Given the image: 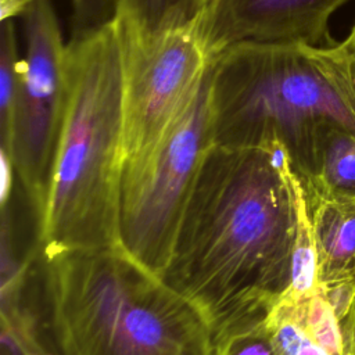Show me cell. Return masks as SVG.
I'll return each instance as SVG.
<instances>
[{
  "mask_svg": "<svg viewBox=\"0 0 355 355\" xmlns=\"http://www.w3.org/2000/svg\"><path fill=\"white\" fill-rule=\"evenodd\" d=\"M72 35L98 29L116 18V0H71Z\"/></svg>",
  "mask_w": 355,
  "mask_h": 355,
  "instance_id": "9a60e30c",
  "label": "cell"
},
{
  "mask_svg": "<svg viewBox=\"0 0 355 355\" xmlns=\"http://www.w3.org/2000/svg\"><path fill=\"white\" fill-rule=\"evenodd\" d=\"M348 0H208L198 21L207 50L215 58L241 43L323 46L331 15Z\"/></svg>",
  "mask_w": 355,
  "mask_h": 355,
  "instance_id": "ba28073f",
  "label": "cell"
},
{
  "mask_svg": "<svg viewBox=\"0 0 355 355\" xmlns=\"http://www.w3.org/2000/svg\"><path fill=\"white\" fill-rule=\"evenodd\" d=\"M209 76L211 69L194 100L157 147L122 168L121 245L161 277L204 161L215 144Z\"/></svg>",
  "mask_w": 355,
  "mask_h": 355,
  "instance_id": "5b68a950",
  "label": "cell"
},
{
  "mask_svg": "<svg viewBox=\"0 0 355 355\" xmlns=\"http://www.w3.org/2000/svg\"><path fill=\"white\" fill-rule=\"evenodd\" d=\"M263 324L273 341L277 355H331L319 345L302 324L280 304L269 311Z\"/></svg>",
  "mask_w": 355,
  "mask_h": 355,
  "instance_id": "5bb4252c",
  "label": "cell"
},
{
  "mask_svg": "<svg viewBox=\"0 0 355 355\" xmlns=\"http://www.w3.org/2000/svg\"><path fill=\"white\" fill-rule=\"evenodd\" d=\"M25 55L12 115L1 146L36 218L44 205L68 100V43L51 0H31L22 14Z\"/></svg>",
  "mask_w": 355,
  "mask_h": 355,
  "instance_id": "8992f818",
  "label": "cell"
},
{
  "mask_svg": "<svg viewBox=\"0 0 355 355\" xmlns=\"http://www.w3.org/2000/svg\"><path fill=\"white\" fill-rule=\"evenodd\" d=\"M68 100L37 216L42 258L119 245L123 36L110 24L71 36Z\"/></svg>",
  "mask_w": 355,
  "mask_h": 355,
  "instance_id": "7a4b0ae2",
  "label": "cell"
},
{
  "mask_svg": "<svg viewBox=\"0 0 355 355\" xmlns=\"http://www.w3.org/2000/svg\"><path fill=\"white\" fill-rule=\"evenodd\" d=\"M302 183L319 252L320 282L354 279L355 197L327 193L304 179Z\"/></svg>",
  "mask_w": 355,
  "mask_h": 355,
  "instance_id": "9c48e42d",
  "label": "cell"
},
{
  "mask_svg": "<svg viewBox=\"0 0 355 355\" xmlns=\"http://www.w3.org/2000/svg\"><path fill=\"white\" fill-rule=\"evenodd\" d=\"M344 46V50L347 53L348 61H349V67H351V73L355 82V24L352 26V29L349 31L348 36L345 37V40L341 42Z\"/></svg>",
  "mask_w": 355,
  "mask_h": 355,
  "instance_id": "d6986e66",
  "label": "cell"
},
{
  "mask_svg": "<svg viewBox=\"0 0 355 355\" xmlns=\"http://www.w3.org/2000/svg\"><path fill=\"white\" fill-rule=\"evenodd\" d=\"M31 0H0L1 19H14L22 17Z\"/></svg>",
  "mask_w": 355,
  "mask_h": 355,
  "instance_id": "ac0fdd59",
  "label": "cell"
},
{
  "mask_svg": "<svg viewBox=\"0 0 355 355\" xmlns=\"http://www.w3.org/2000/svg\"><path fill=\"white\" fill-rule=\"evenodd\" d=\"M208 0H116V18L125 31L154 35L198 24Z\"/></svg>",
  "mask_w": 355,
  "mask_h": 355,
  "instance_id": "8fae6325",
  "label": "cell"
},
{
  "mask_svg": "<svg viewBox=\"0 0 355 355\" xmlns=\"http://www.w3.org/2000/svg\"><path fill=\"white\" fill-rule=\"evenodd\" d=\"M122 36L123 168L153 151L183 115L204 83L214 57L198 24L154 35H136L122 26Z\"/></svg>",
  "mask_w": 355,
  "mask_h": 355,
  "instance_id": "52a82bcc",
  "label": "cell"
},
{
  "mask_svg": "<svg viewBox=\"0 0 355 355\" xmlns=\"http://www.w3.org/2000/svg\"><path fill=\"white\" fill-rule=\"evenodd\" d=\"M0 165H1V172H0V202L1 208L6 209L7 202L11 197V190H12V175H14V165L8 157V154L0 148Z\"/></svg>",
  "mask_w": 355,
  "mask_h": 355,
  "instance_id": "e0dca14e",
  "label": "cell"
},
{
  "mask_svg": "<svg viewBox=\"0 0 355 355\" xmlns=\"http://www.w3.org/2000/svg\"><path fill=\"white\" fill-rule=\"evenodd\" d=\"M291 183L295 198L297 230L291 257V279L282 298L300 301L313 294L320 286L319 252L309 214L302 179L295 166L291 172Z\"/></svg>",
  "mask_w": 355,
  "mask_h": 355,
  "instance_id": "30bf717a",
  "label": "cell"
},
{
  "mask_svg": "<svg viewBox=\"0 0 355 355\" xmlns=\"http://www.w3.org/2000/svg\"><path fill=\"white\" fill-rule=\"evenodd\" d=\"M42 261L58 355H216L202 315L121 244Z\"/></svg>",
  "mask_w": 355,
  "mask_h": 355,
  "instance_id": "3957f363",
  "label": "cell"
},
{
  "mask_svg": "<svg viewBox=\"0 0 355 355\" xmlns=\"http://www.w3.org/2000/svg\"><path fill=\"white\" fill-rule=\"evenodd\" d=\"M300 176L327 193L355 197V130L329 129L319 144L313 171Z\"/></svg>",
  "mask_w": 355,
  "mask_h": 355,
  "instance_id": "7c38bea8",
  "label": "cell"
},
{
  "mask_svg": "<svg viewBox=\"0 0 355 355\" xmlns=\"http://www.w3.org/2000/svg\"><path fill=\"white\" fill-rule=\"evenodd\" d=\"M216 355H277V351L262 322L218 343Z\"/></svg>",
  "mask_w": 355,
  "mask_h": 355,
  "instance_id": "2e32d148",
  "label": "cell"
},
{
  "mask_svg": "<svg viewBox=\"0 0 355 355\" xmlns=\"http://www.w3.org/2000/svg\"><path fill=\"white\" fill-rule=\"evenodd\" d=\"M215 143L282 141L300 175L313 171L331 128L355 130V82L343 43H241L212 62Z\"/></svg>",
  "mask_w": 355,
  "mask_h": 355,
  "instance_id": "277c9868",
  "label": "cell"
},
{
  "mask_svg": "<svg viewBox=\"0 0 355 355\" xmlns=\"http://www.w3.org/2000/svg\"><path fill=\"white\" fill-rule=\"evenodd\" d=\"M24 57L19 55L14 19H1L0 28V133L8 128L18 94Z\"/></svg>",
  "mask_w": 355,
  "mask_h": 355,
  "instance_id": "4fadbf2b",
  "label": "cell"
},
{
  "mask_svg": "<svg viewBox=\"0 0 355 355\" xmlns=\"http://www.w3.org/2000/svg\"><path fill=\"white\" fill-rule=\"evenodd\" d=\"M286 146L214 144L162 279L207 320L215 343L263 322L291 279L297 230Z\"/></svg>",
  "mask_w": 355,
  "mask_h": 355,
  "instance_id": "6da1fadb",
  "label": "cell"
}]
</instances>
